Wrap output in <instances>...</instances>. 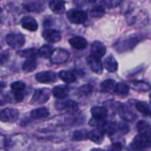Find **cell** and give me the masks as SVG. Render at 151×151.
Returning a JSON list of instances; mask_svg holds the SVG:
<instances>
[{"label": "cell", "instance_id": "cell-1", "mask_svg": "<svg viewBox=\"0 0 151 151\" xmlns=\"http://www.w3.org/2000/svg\"><path fill=\"white\" fill-rule=\"evenodd\" d=\"M141 40H142V37L140 36H137V35L131 36V37H128L126 38H124L118 41L114 45V47L118 52H127L129 50L133 49Z\"/></svg>", "mask_w": 151, "mask_h": 151}, {"label": "cell", "instance_id": "cell-2", "mask_svg": "<svg viewBox=\"0 0 151 151\" xmlns=\"http://www.w3.org/2000/svg\"><path fill=\"white\" fill-rule=\"evenodd\" d=\"M151 146V134H137L131 142L132 149L142 151Z\"/></svg>", "mask_w": 151, "mask_h": 151}, {"label": "cell", "instance_id": "cell-3", "mask_svg": "<svg viewBox=\"0 0 151 151\" xmlns=\"http://www.w3.org/2000/svg\"><path fill=\"white\" fill-rule=\"evenodd\" d=\"M55 109L59 111H65V112H76L78 109V106L77 102H75L72 100L69 99H64V100H58L54 103Z\"/></svg>", "mask_w": 151, "mask_h": 151}, {"label": "cell", "instance_id": "cell-4", "mask_svg": "<svg viewBox=\"0 0 151 151\" xmlns=\"http://www.w3.org/2000/svg\"><path fill=\"white\" fill-rule=\"evenodd\" d=\"M50 97H51V91L49 89L47 88L37 89L35 91L30 103L33 105H41L47 102Z\"/></svg>", "mask_w": 151, "mask_h": 151}, {"label": "cell", "instance_id": "cell-5", "mask_svg": "<svg viewBox=\"0 0 151 151\" xmlns=\"http://www.w3.org/2000/svg\"><path fill=\"white\" fill-rule=\"evenodd\" d=\"M6 41L9 46L14 49H19L25 44V37L20 33H10L6 37Z\"/></svg>", "mask_w": 151, "mask_h": 151}, {"label": "cell", "instance_id": "cell-6", "mask_svg": "<svg viewBox=\"0 0 151 151\" xmlns=\"http://www.w3.org/2000/svg\"><path fill=\"white\" fill-rule=\"evenodd\" d=\"M67 17L71 23L74 24H83L87 20V14L84 11L72 9L67 13Z\"/></svg>", "mask_w": 151, "mask_h": 151}, {"label": "cell", "instance_id": "cell-7", "mask_svg": "<svg viewBox=\"0 0 151 151\" xmlns=\"http://www.w3.org/2000/svg\"><path fill=\"white\" fill-rule=\"evenodd\" d=\"M117 113L121 119L124 122H134L137 118L136 114L125 104H119L117 107Z\"/></svg>", "mask_w": 151, "mask_h": 151}, {"label": "cell", "instance_id": "cell-8", "mask_svg": "<svg viewBox=\"0 0 151 151\" xmlns=\"http://www.w3.org/2000/svg\"><path fill=\"white\" fill-rule=\"evenodd\" d=\"M19 117V111L16 109L7 108L0 112V122L14 123Z\"/></svg>", "mask_w": 151, "mask_h": 151}, {"label": "cell", "instance_id": "cell-9", "mask_svg": "<svg viewBox=\"0 0 151 151\" xmlns=\"http://www.w3.org/2000/svg\"><path fill=\"white\" fill-rule=\"evenodd\" d=\"M68 57H69V52L67 50L62 48H58V49H54L50 60L51 62L53 64H62L68 60Z\"/></svg>", "mask_w": 151, "mask_h": 151}, {"label": "cell", "instance_id": "cell-10", "mask_svg": "<svg viewBox=\"0 0 151 151\" xmlns=\"http://www.w3.org/2000/svg\"><path fill=\"white\" fill-rule=\"evenodd\" d=\"M36 80L41 84H51L57 80V75L53 71H42L36 75Z\"/></svg>", "mask_w": 151, "mask_h": 151}, {"label": "cell", "instance_id": "cell-11", "mask_svg": "<svg viewBox=\"0 0 151 151\" xmlns=\"http://www.w3.org/2000/svg\"><path fill=\"white\" fill-rule=\"evenodd\" d=\"M86 62H87L89 68L93 73H96V74H101L102 73L104 66H103L100 58H97V57L93 56V55H89L86 59Z\"/></svg>", "mask_w": 151, "mask_h": 151}, {"label": "cell", "instance_id": "cell-12", "mask_svg": "<svg viewBox=\"0 0 151 151\" xmlns=\"http://www.w3.org/2000/svg\"><path fill=\"white\" fill-rule=\"evenodd\" d=\"M42 36L47 42H49L51 44L57 43L61 39V35H60V31H58L56 29H47L44 30Z\"/></svg>", "mask_w": 151, "mask_h": 151}, {"label": "cell", "instance_id": "cell-13", "mask_svg": "<svg viewBox=\"0 0 151 151\" xmlns=\"http://www.w3.org/2000/svg\"><path fill=\"white\" fill-rule=\"evenodd\" d=\"M106 54V46L100 41H94L91 46V55L101 58Z\"/></svg>", "mask_w": 151, "mask_h": 151}, {"label": "cell", "instance_id": "cell-14", "mask_svg": "<svg viewBox=\"0 0 151 151\" xmlns=\"http://www.w3.org/2000/svg\"><path fill=\"white\" fill-rule=\"evenodd\" d=\"M69 45L77 50H84L87 46V41L83 37H73L68 40Z\"/></svg>", "mask_w": 151, "mask_h": 151}, {"label": "cell", "instance_id": "cell-15", "mask_svg": "<svg viewBox=\"0 0 151 151\" xmlns=\"http://www.w3.org/2000/svg\"><path fill=\"white\" fill-rule=\"evenodd\" d=\"M129 87L137 92H148L151 89V86L145 81L134 80L129 83Z\"/></svg>", "mask_w": 151, "mask_h": 151}, {"label": "cell", "instance_id": "cell-16", "mask_svg": "<svg viewBox=\"0 0 151 151\" xmlns=\"http://www.w3.org/2000/svg\"><path fill=\"white\" fill-rule=\"evenodd\" d=\"M91 113L93 118L99 121H105L108 116V109L104 107H93L91 109Z\"/></svg>", "mask_w": 151, "mask_h": 151}, {"label": "cell", "instance_id": "cell-17", "mask_svg": "<svg viewBox=\"0 0 151 151\" xmlns=\"http://www.w3.org/2000/svg\"><path fill=\"white\" fill-rule=\"evenodd\" d=\"M26 11L29 13H41L45 10V6L41 1H31L23 5Z\"/></svg>", "mask_w": 151, "mask_h": 151}, {"label": "cell", "instance_id": "cell-18", "mask_svg": "<svg viewBox=\"0 0 151 151\" xmlns=\"http://www.w3.org/2000/svg\"><path fill=\"white\" fill-rule=\"evenodd\" d=\"M68 92H69V87L66 85L64 86H55L52 91V95L58 99V100H64L68 97Z\"/></svg>", "mask_w": 151, "mask_h": 151}, {"label": "cell", "instance_id": "cell-19", "mask_svg": "<svg viewBox=\"0 0 151 151\" xmlns=\"http://www.w3.org/2000/svg\"><path fill=\"white\" fill-rule=\"evenodd\" d=\"M21 24H22L23 29H25L29 31H32V32L36 31L38 28V24H37V21L33 17H30V16L24 17L22 20Z\"/></svg>", "mask_w": 151, "mask_h": 151}, {"label": "cell", "instance_id": "cell-20", "mask_svg": "<svg viewBox=\"0 0 151 151\" xmlns=\"http://www.w3.org/2000/svg\"><path fill=\"white\" fill-rule=\"evenodd\" d=\"M104 135L105 132L101 128H96L89 132V139L96 144H101L104 139Z\"/></svg>", "mask_w": 151, "mask_h": 151}, {"label": "cell", "instance_id": "cell-21", "mask_svg": "<svg viewBox=\"0 0 151 151\" xmlns=\"http://www.w3.org/2000/svg\"><path fill=\"white\" fill-rule=\"evenodd\" d=\"M58 76L63 82H65L67 84L74 83L76 80H77V76H76V74L69 70H61V71H60Z\"/></svg>", "mask_w": 151, "mask_h": 151}, {"label": "cell", "instance_id": "cell-22", "mask_svg": "<svg viewBox=\"0 0 151 151\" xmlns=\"http://www.w3.org/2000/svg\"><path fill=\"white\" fill-rule=\"evenodd\" d=\"M103 66L109 72H111V73L116 72L118 68V63L113 55H109L105 59Z\"/></svg>", "mask_w": 151, "mask_h": 151}, {"label": "cell", "instance_id": "cell-23", "mask_svg": "<svg viewBox=\"0 0 151 151\" xmlns=\"http://www.w3.org/2000/svg\"><path fill=\"white\" fill-rule=\"evenodd\" d=\"M116 82L113 79H106L101 83L100 89L102 93H114L115 88L116 86Z\"/></svg>", "mask_w": 151, "mask_h": 151}, {"label": "cell", "instance_id": "cell-24", "mask_svg": "<svg viewBox=\"0 0 151 151\" xmlns=\"http://www.w3.org/2000/svg\"><path fill=\"white\" fill-rule=\"evenodd\" d=\"M50 115V111L47 108L42 107L38 109H35L30 112V116L33 119H43L47 117Z\"/></svg>", "mask_w": 151, "mask_h": 151}, {"label": "cell", "instance_id": "cell-25", "mask_svg": "<svg viewBox=\"0 0 151 151\" xmlns=\"http://www.w3.org/2000/svg\"><path fill=\"white\" fill-rule=\"evenodd\" d=\"M50 9L55 14H62L65 12V4L62 0H52L49 3Z\"/></svg>", "mask_w": 151, "mask_h": 151}, {"label": "cell", "instance_id": "cell-26", "mask_svg": "<svg viewBox=\"0 0 151 151\" xmlns=\"http://www.w3.org/2000/svg\"><path fill=\"white\" fill-rule=\"evenodd\" d=\"M135 108L136 109L140 112L143 116H151V108L150 106L144 102V101H137L135 102Z\"/></svg>", "mask_w": 151, "mask_h": 151}, {"label": "cell", "instance_id": "cell-27", "mask_svg": "<svg viewBox=\"0 0 151 151\" xmlns=\"http://www.w3.org/2000/svg\"><path fill=\"white\" fill-rule=\"evenodd\" d=\"M72 139L75 141H81L85 139H89V132L86 130H78L75 131L72 135Z\"/></svg>", "mask_w": 151, "mask_h": 151}, {"label": "cell", "instance_id": "cell-28", "mask_svg": "<svg viewBox=\"0 0 151 151\" xmlns=\"http://www.w3.org/2000/svg\"><path fill=\"white\" fill-rule=\"evenodd\" d=\"M129 91H130V87L127 84L125 83H117L116 84V86L115 88V93H116L117 95L119 96H126L128 95L129 93Z\"/></svg>", "mask_w": 151, "mask_h": 151}, {"label": "cell", "instance_id": "cell-29", "mask_svg": "<svg viewBox=\"0 0 151 151\" xmlns=\"http://www.w3.org/2000/svg\"><path fill=\"white\" fill-rule=\"evenodd\" d=\"M136 127L139 133L140 134H151V126L144 120L138 122Z\"/></svg>", "mask_w": 151, "mask_h": 151}, {"label": "cell", "instance_id": "cell-30", "mask_svg": "<svg viewBox=\"0 0 151 151\" xmlns=\"http://www.w3.org/2000/svg\"><path fill=\"white\" fill-rule=\"evenodd\" d=\"M54 49L49 45H43L39 50H38V55L42 58H45V59H48V58H51L52 52H53Z\"/></svg>", "mask_w": 151, "mask_h": 151}, {"label": "cell", "instance_id": "cell-31", "mask_svg": "<svg viewBox=\"0 0 151 151\" xmlns=\"http://www.w3.org/2000/svg\"><path fill=\"white\" fill-rule=\"evenodd\" d=\"M37 68L36 59H27L22 64V70L25 72H32Z\"/></svg>", "mask_w": 151, "mask_h": 151}, {"label": "cell", "instance_id": "cell-32", "mask_svg": "<svg viewBox=\"0 0 151 151\" xmlns=\"http://www.w3.org/2000/svg\"><path fill=\"white\" fill-rule=\"evenodd\" d=\"M18 54L23 58H27V59H34L35 58L36 59V56L38 54V50H37L35 48H30V49L20 51V52H18Z\"/></svg>", "mask_w": 151, "mask_h": 151}, {"label": "cell", "instance_id": "cell-33", "mask_svg": "<svg viewBox=\"0 0 151 151\" xmlns=\"http://www.w3.org/2000/svg\"><path fill=\"white\" fill-rule=\"evenodd\" d=\"M11 89L13 93H23V92L26 89V85L23 82L21 81H16L11 85Z\"/></svg>", "mask_w": 151, "mask_h": 151}, {"label": "cell", "instance_id": "cell-34", "mask_svg": "<svg viewBox=\"0 0 151 151\" xmlns=\"http://www.w3.org/2000/svg\"><path fill=\"white\" fill-rule=\"evenodd\" d=\"M104 14H105V11H104L103 7L101 6H94L90 11V15L93 18H101L104 15Z\"/></svg>", "mask_w": 151, "mask_h": 151}, {"label": "cell", "instance_id": "cell-35", "mask_svg": "<svg viewBox=\"0 0 151 151\" xmlns=\"http://www.w3.org/2000/svg\"><path fill=\"white\" fill-rule=\"evenodd\" d=\"M129 131H130V128L125 122L116 123V132L119 133L120 135L127 134L129 132Z\"/></svg>", "mask_w": 151, "mask_h": 151}, {"label": "cell", "instance_id": "cell-36", "mask_svg": "<svg viewBox=\"0 0 151 151\" xmlns=\"http://www.w3.org/2000/svg\"><path fill=\"white\" fill-rule=\"evenodd\" d=\"M92 92H93V87L90 85H84L78 90V93L79 96L90 95L92 93Z\"/></svg>", "mask_w": 151, "mask_h": 151}, {"label": "cell", "instance_id": "cell-37", "mask_svg": "<svg viewBox=\"0 0 151 151\" xmlns=\"http://www.w3.org/2000/svg\"><path fill=\"white\" fill-rule=\"evenodd\" d=\"M122 2V0H102L103 5L108 8H115L118 6Z\"/></svg>", "mask_w": 151, "mask_h": 151}, {"label": "cell", "instance_id": "cell-38", "mask_svg": "<svg viewBox=\"0 0 151 151\" xmlns=\"http://www.w3.org/2000/svg\"><path fill=\"white\" fill-rule=\"evenodd\" d=\"M96 0H75V3L77 4L78 6H84L85 5L88 4H93Z\"/></svg>", "mask_w": 151, "mask_h": 151}, {"label": "cell", "instance_id": "cell-39", "mask_svg": "<svg viewBox=\"0 0 151 151\" xmlns=\"http://www.w3.org/2000/svg\"><path fill=\"white\" fill-rule=\"evenodd\" d=\"M9 55L7 52H3V53H0V66L5 64L7 60H8Z\"/></svg>", "mask_w": 151, "mask_h": 151}, {"label": "cell", "instance_id": "cell-40", "mask_svg": "<svg viewBox=\"0 0 151 151\" xmlns=\"http://www.w3.org/2000/svg\"><path fill=\"white\" fill-rule=\"evenodd\" d=\"M6 102H9L8 101V98H7V94L6 95H2L0 94V105H3Z\"/></svg>", "mask_w": 151, "mask_h": 151}, {"label": "cell", "instance_id": "cell-41", "mask_svg": "<svg viewBox=\"0 0 151 151\" xmlns=\"http://www.w3.org/2000/svg\"><path fill=\"white\" fill-rule=\"evenodd\" d=\"M5 87H6V84L3 82H0V92H1L3 89H5Z\"/></svg>", "mask_w": 151, "mask_h": 151}, {"label": "cell", "instance_id": "cell-42", "mask_svg": "<svg viewBox=\"0 0 151 151\" xmlns=\"http://www.w3.org/2000/svg\"><path fill=\"white\" fill-rule=\"evenodd\" d=\"M91 151H108V150H103V149H100V148H93ZM110 151V150H109Z\"/></svg>", "mask_w": 151, "mask_h": 151}, {"label": "cell", "instance_id": "cell-43", "mask_svg": "<svg viewBox=\"0 0 151 151\" xmlns=\"http://www.w3.org/2000/svg\"><path fill=\"white\" fill-rule=\"evenodd\" d=\"M149 101H150V103H151V92H150V93H149Z\"/></svg>", "mask_w": 151, "mask_h": 151}, {"label": "cell", "instance_id": "cell-44", "mask_svg": "<svg viewBox=\"0 0 151 151\" xmlns=\"http://www.w3.org/2000/svg\"><path fill=\"white\" fill-rule=\"evenodd\" d=\"M1 13H2V9H1V8H0V14H1Z\"/></svg>", "mask_w": 151, "mask_h": 151}, {"label": "cell", "instance_id": "cell-45", "mask_svg": "<svg viewBox=\"0 0 151 151\" xmlns=\"http://www.w3.org/2000/svg\"><path fill=\"white\" fill-rule=\"evenodd\" d=\"M0 48H1V46H0Z\"/></svg>", "mask_w": 151, "mask_h": 151}]
</instances>
